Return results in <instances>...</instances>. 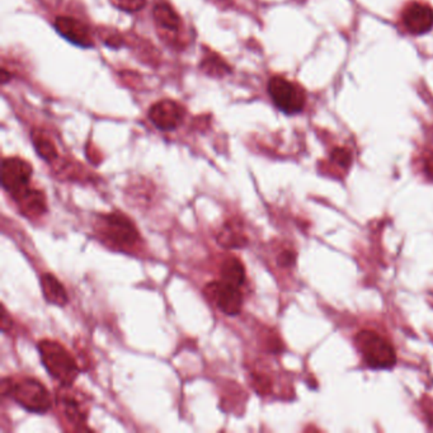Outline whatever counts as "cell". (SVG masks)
I'll use <instances>...</instances> for the list:
<instances>
[{
  "label": "cell",
  "mask_w": 433,
  "mask_h": 433,
  "mask_svg": "<svg viewBox=\"0 0 433 433\" xmlns=\"http://www.w3.org/2000/svg\"><path fill=\"white\" fill-rule=\"evenodd\" d=\"M32 174L28 161L18 157L6 158L1 163V187L12 196L30 185Z\"/></svg>",
  "instance_id": "7"
},
{
  "label": "cell",
  "mask_w": 433,
  "mask_h": 433,
  "mask_svg": "<svg viewBox=\"0 0 433 433\" xmlns=\"http://www.w3.org/2000/svg\"><path fill=\"white\" fill-rule=\"evenodd\" d=\"M202 69L206 74H209L211 77H224L225 74H229L230 69L226 65L224 60H221L216 55H211V57L205 59L202 61Z\"/></svg>",
  "instance_id": "18"
},
{
  "label": "cell",
  "mask_w": 433,
  "mask_h": 433,
  "mask_svg": "<svg viewBox=\"0 0 433 433\" xmlns=\"http://www.w3.org/2000/svg\"><path fill=\"white\" fill-rule=\"evenodd\" d=\"M152 16L155 19V23L164 32L173 33L179 32L181 30V18L177 14L176 10L169 6L168 3H158L154 7Z\"/></svg>",
  "instance_id": "14"
},
{
  "label": "cell",
  "mask_w": 433,
  "mask_h": 433,
  "mask_svg": "<svg viewBox=\"0 0 433 433\" xmlns=\"http://www.w3.org/2000/svg\"><path fill=\"white\" fill-rule=\"evenodd\" d=\"M33 146L37 154L43 161H52L57 158V146L52 143V140L42 131H33L31 134Z\"/></svg>",
  "instance_id": "17"
},
{
  "label": "cell",
  "mask_w": 433,
  "mask_h": 433,
  "mask_svg": "<svg viewBox=\"0 0 433 433\" xmlns=\"http://www.w3.org/2000/svg\"><path fill=\"white\" fill-rule=\"evenodd\" d=\"M57 403L63 417L70 425H85L88 410L81 396L72 390V386H61V390L57 394Z\"/></svg>",
  "instance_id": "9"
},
{
  "label": "cell",
  "mask_w": 433,
  "mask_h": 433,
  "mask_svg": "<svg viewBox=\"0 0 433 433\" xmlns=\"http://www.w3.org/2000/svg\"><path fill=\"white\" fill-rule=\"evenodd\" d=\"M41 290L42 295L48 304L55 306H65L69 303V295L57 276L51 273H43L41 276Z\"/></svg>",
  "instance_id": "13"
},
{
  "label": "cell",
  "mask_w": 433,
  "mask_h": 433,
  "mask_svg": "<svg viewBox=\"0 0 433 433\" xmlns=\"http://www.w3.org/2000/svg\"><path fill=\"white\" fill-rule=\"evenodd\" d=\"M0 327H1V332L3 333H7L10 330V328L13 327V319L12 316L9 315L7 309L4 306H1V318H0Z\"/></svg>",
  "instance_id": "22"
},
{
  "label": "cell",
  "mask_w": 433,
  "mask_h": 433,
  "mask_svg": "<svg viewBox=\"0 0 433 433\" xmlns=\"http://www.w3.org/2000/svg\"><path fill=\"white\" fill-rule=\"evenodd\" d=\"M423 168H425V173L430 179L433 181V152H430L425 158L423 161Z\"/></svg>",
  "instance_id": "24"
},
{
  "label": "cell",
  "mask_w": 433,
  "mask_h": 433,
  "mask_svg": "<svg viewBox=\"0 0 433 433\" xmlns=\"http://www.w3.org/2000/svg\"><path fill=\"white\" fill-rule=\"evenodd\" d=\"M101 37H103V42L110 48H119L123 43L122 37L117 32H111L110 31V32L101 33Z\"/></svg>",
  "instance_id": "21"
},
{
  "label": "cell",
  "mask_w": 433,
  "mask_h": 433,
  "mask_svg": "<svg viewBox=\"0 0 433 433\" xmlns=\"http://www.w3.org/2000/svg\"><path fill=\"white\" fill-rule=\"evenodd\" d=\"M401 21L412 34H425L433 28V9L425 3H410L403 10Z\"/></svg>",
  "instance_id": "10"
},
{
  "label": "cell",
  "mask_w": 433,
  "mask_h": 433,
  "mask_svg": "<svg viewBox=\"0 0 433 433\" xmlns=\"http://www.w3.org/2000/svg\"><path fill=\"white\" fill-rule=\"evenodd\" d=\"M148 0H111L113 6L126 13H135L146 6Z\"/></svg>",
  "instance_id": "19"
},
{
  "label": "cell",
  "mask_w": 433,
  "mask_h": 433,
  "mask_svg": "<svg viewBox=\"0 0 433 433\" xmlns=\"http://www.w3.org/2000/svg\"><path fill=\"white\" fill-rule=\"evenodd\" d=\"M332 161H336L338 165H341L343 168H348L351 161H352V155L347 149L337 148L332 152Z\"/></svg>",
  "instance_id": "20"
},
{
  "label": "cell",
  "mask_w": 433,
  "mask_h": 433,
  "mask_svg": "<svg viewBox=\"0 0 433 433\" xmlns=\"http://www.w3.org/2000/svg\"><path fill=\"white\" fill-rule=\"evenodd\" d=\"M356 345L365 362L372 369H390L396 363L393 345L374 330H361L356 336Z\"/></svg>",
  "instance_id": "4"
},
{
  "label": "cell",
  "mask_w": 433,
  "mask_h": 433,
  "mask_svg": "<svg viewBox=\"0 0 433 433\" xmlns=\"http://www.w3.org/2000/svg\"><path fill=\"white\" fill-rule=\"evenodd\" d=\"M268 93L274 105L286 114H296L304 110V89L283 77H273L268 81Z\"/></svg>",
  "instance_id": "5"
},
{
  "label": "cell",
  "mask_w": 433,
  "mask_h": 433,
  "mask_svg": "<svg viewBox=\"0 0 433 433\" xmlns=\"http://www.w3.org/2000/svg\"><path fill=\"white\" fill-rule=\"evenodd\" d=\"M55 30L65 40L72 42L79 48H88L93 46V39L88 26L78 21L77 18L68 16H59L55 19Z\"/></svg>",
  "instance_id": "11"
},
{
  "label": "cell",
  "mask_w": 433,
  "mask_h": 433,
  "mask_svg": "<svg viewBox=\"0 0 433 433\" xmlns=\"http://www.w3.org/2000/svg\"><path fill=\"white\" fill-rule=\"evenodd\" d=\"M96 229L101 239L116 250H131L140 241L137 226L121 212L99 215Z\"/></svg>",
  "instance_id": "3"
},
{
  "label": "cell",
  "mask_w": 433,
  "mask_h": 433,
  "mask_svg": "<svg viewBox=\"0 0 433 433\" xmlns=\"http://www.w3.org/2000/svg\"><path fill=\"white\" fill-rule=\"evenodd\" d=\"M279 263L283 265V267H289L295 263V253H292L291 250H286V252H282L279 257Z\"/></svg>",
  "instance_id": "23"
},
{
  "label": "cell",
  "mask_w": 433,
  "mask_h": 433,
  "mask_svg": "<svg viewBox=\"0 0 433 433\" xmlns=\"http://www.w3.org/2000/svg\"><path fill=\"white\" fill-rule=\"evenodd\" d=\"M203 292L221 313L230 316L241 313L243 308V294L239 288L223 280H219L208 283Z\"/></svg>",
  "instance_id": "6"
},
{
  "label": "cell",
  "mask_w": 433,
  "mask_h": 433,
  "mask_svg": "<svg viewBox=\"0 0 433 433\" xmlns=\"http://www.w3.org/2000/svg\"><path fill=\"white\" fill-rule=\"evenodd\" d=\"M217 243L224 248L238 249L247 245L248 239L241 233V230H239L238 225L233 221H229L223 226L221 232L217 235Z\"/></svg>",
  "instance_id": "16"
},
{
  "label": "cell",
  "mask_w": 433,
  "mask_h": 433,
  "mask_svg": "<svg viewBox=\"0 0 433 433\" xmlns=\"http://www.w3.org/2000/svg\"><path fill=\"white\" fill-rule=\"evenodd\" d=\"M220 280L241 289L245 283V268L239 258H225L220 265Z\"/></svg>",
  "instance_id": "15"
},
{
  "label": "cell",
  "mask_w": 433,
  "mask_h": 433,
  "mask_svg": "<svg viewBox=\"0 0 433 433\" xmlns=\"http://www.w3.org/2000/svg\"><path fill=\"white\" fill-rule=\"evenodd\" d=\"M185 116V108L172 99L159 101L149 110V120L161 131H173L179 128Z\"/></svg>",
  "instance_id": "8"
},
{
  "label": "cell",
  "mask_w": 433,
  "mask_h": 433,
  "mask_svg": "<svg viewBox=\"0 0 433 433\" xmlns=\"http://www.w3.org/2000/svg\"><path fill=\"white\" fill-rule=\"evenodd\" d=\"M12 197L24 216L40 217L48 211V203L43 192L30 185L22 191L12 194Z\"/></svg>",
  "instance_id": "12"
},
{
  "label": "cell",
  "mask_w": 433,
  "mask_h": 433,
  "mask_svg": "<svg viewBox=\"0 0 433 433\" xmlns=\"http://www.w3.org/2000/svg\"><path fill=\"white\" fill-rule=\"evenodd\" d=\"M0 393L3 396H10L30 413L45 414L52 407L48 387L34 377L26 376L19 380L4 377L1 380Z\"/></svg>",
  "instance_id": "1"
},
{
  "label": "cell",
  "mask_w": 433,
  "mask_h": 433,
  "mask_svg": "<svg viewBox=\"0 0 433 433\" xmlns=\"http://www.w3.org/2000/svg\"><path fill=\"white\" fill-rule=\"evenodd\" d=\"M41 361L48 375L54 377L61 386H72L78 379L81 369L72 353L57 341L42 339L37 345Z\"/></svg>",
  "instance_id": "2"
}]
</instances>
